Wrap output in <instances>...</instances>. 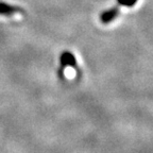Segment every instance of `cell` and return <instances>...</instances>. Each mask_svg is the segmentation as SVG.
<instances>
[{
    "label": "cell",
    "instance_id": "4",
    "mask_svg": "<svg viewBox=\"0 0 153 153\" xmlns=\"http://www.w3.org/2000/svg\"><path fill=\"white\" fill-rule=\"evenodd\" d=\"M118 3L124 7H133L137 2V0H117Z\"/></svg>",
    "mask_w": 153,
    "mask_h": 153
},
{
    "label": "cell",
    "instance_id": "2",
    "mask_svg": "<svg viewBox=\"0 0 153 153\" xmlns=\"http://www.w3.org/2000/svg\"><path fill=\"white\" fill-rule=\"evenodd\" d=\"M120 14V11L117 7H114L112 9H108L104 12H102L100 14V22L104 25L111 24L112 22H114L115 19L117 18L118 15Z\"/></svg>",
    "mask_w": 153,
    "mask_h": 153
},
{
    "label": "cell",
    "instance_id": "3",
    "mask_svg": "<svg viewBox=\"0 0 153 153\" xmlns=\"http://www.w3.org/2000/svg\"><path fill=\"white\" fill-rule=\"evenodd\" d=\"M17 13H22V7H15V5L9 4V3H7V2L0 1V15L11 17L14 14H17Z\"/></svg>",
    "mask_w": 153,
    "mask_h": 153
},
{
    "label": "cell",
    "instance_id": "1",
    "mask_svg": "<svg viewBox=\"0 0 153 153\" xmlns=\"http://www.w3.org/2000/svg\"><path fill=\"white\" fill-rule=\"evenodd\" d=\"M60 63H61V72H63V70L66 67H72L74 69L78 68V63H76V56L71 52H69V51H64V52L61 53Z\"/></svg>",
    "mask_w": 153,
    "mask_h": 153
}]
</instances>
